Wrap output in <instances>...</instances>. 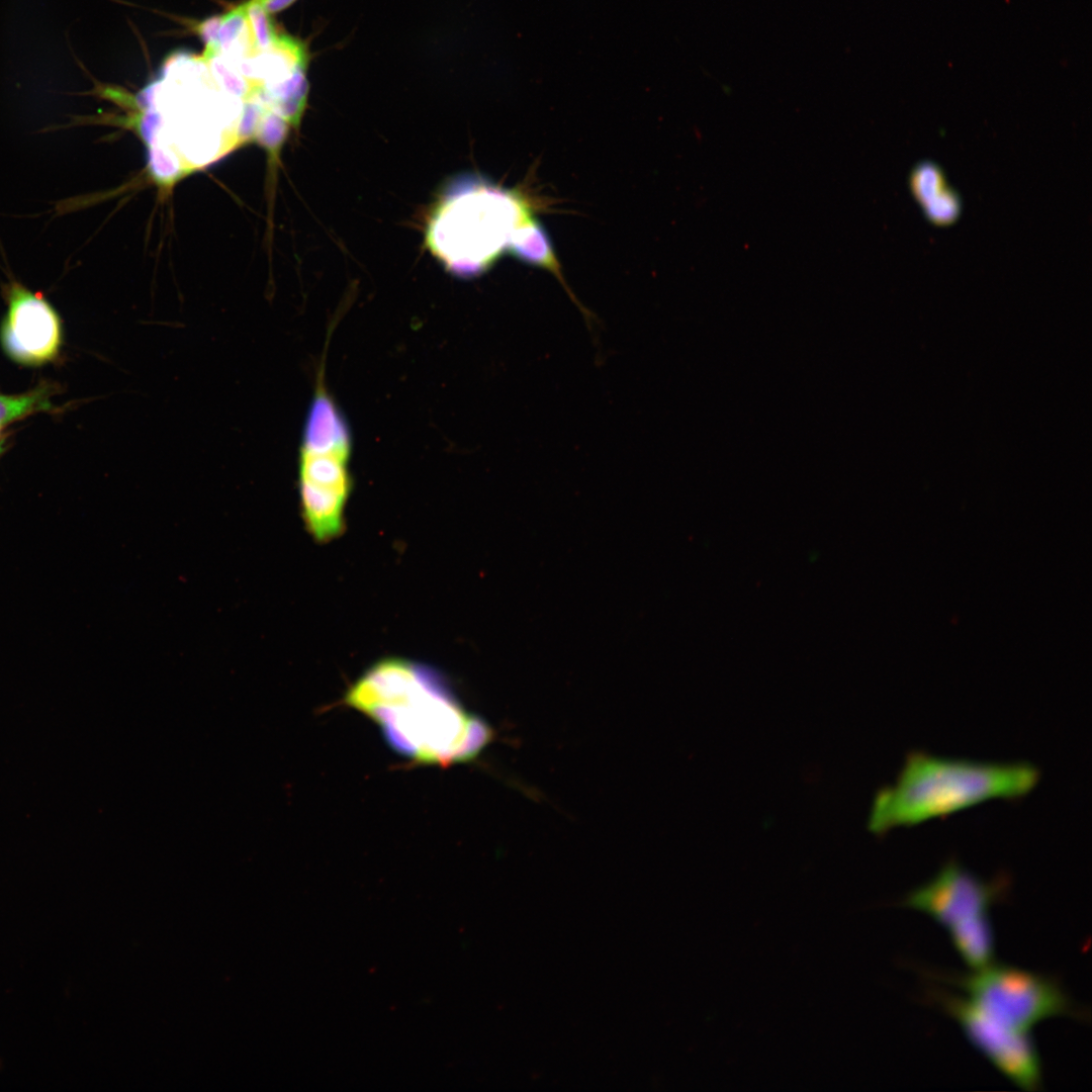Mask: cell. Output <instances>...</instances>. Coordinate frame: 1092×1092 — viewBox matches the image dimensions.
Returning a JSON list of instances; mask_svg holds the SVG:
<instances>
[{"instance_id":"cell-6","label":"cell","mask_w":1092,"mask_h":1092,"mask_svg":"<svg viewBox=\"0 0 1092 1092\" xmlns=\"http://www.w3.org/2000/svg\"><path fill=\"white\" fill-rule=\"evenodd\" d=\"M927 1003L952 1018L969 1041L1013 1084L1027 1091L1042 1086V1065L1029 1032L1007 1028L994 1021L965 996L928 987Z\"/></svg>"},{"instance_id":"cell-3","label":"cell","mask_w":1092,"mask_h":1092,"mask_svg":"<svg viewBox=\"0 0 1092 1092\" xmlns=\"http://www.w3.org/2000/svg\"><path fill=\"white\" fill-rule=\"evenodd\" d=\"M530 216V205L518 191L469 177L451 188L434 209L426 244L454 275L478 276L507 250L514 230Z\"/></svg>"},{"instance_id":"cell-15","label":"cell","mask_w":1092,"mask_h":1092,"mask_svg":"<svg viewBox=\"0 0 1092 1092\" xmlns=\"http://www.w3.org/2000/svg\"><path fill=\"white\" fill-rule=\"evenodd\" d=\"M296 0H266L264 3L265 9L270 13H277L285 10L292 5Z\"/></svg>"},{"instance_id":"cell-13","label":"cell","mask_w":1092,"mask_h":1092,"mask_svg":"<svg viewBox=\"0 0 1092 1092\" xmlns=\"http://www.w3.org/2000/svg\"><path fill=\"white\" fill-rule=\"evenodd\" d=\"M247 3L248 23L255 49L257 52L266 51L274 44L278 32L262 0H248Z\"/></svg>"},{"instance_id":"cell-10","label":"cell","mask_w":1092,"mask_h":1092,"mask_svg":"<svg viewBox=\"0 0 1092 1092\" xmlns=\"http://www.w3.org/2000/svg\"><path fill=\"white\" fill-rule=\"evenodd\" d=\"M947 932L958 954L971 970L994 962L995 936L989 914L956 924Z\"/></svg>"},{"instance_id":"cell-7","label":"cell","mask_w":1092,"mask_h":1092,"mask_svg":"<svg viewBox=\"0 0 1092 1092\" xmlns=\"http://www.w3.org/2000/svg\"><path fill=\"white\" fill-rule=\"evenodd\" d=\"M1010 890L1007 874L984 880L951 858L929 881L908 892L900 905L926 914L947 930L989 914L992 906L1009 897Z\"/></svg>"},{"instance_id":"cell-11","label":"cell","mask_w":1092,"mask_h":1092,"mask_svg":"<svg viewBox=\"0 0 1092 1092\" xmlns=\"http://www.w3.org/2000/svg\"><path fill=\"white\" fill-rule=\"evenodd\" d=\"M52 388L50 385H39L20 394L0 393V427L3 429L12 422L51 408Z\"/></svg>"},{"instance_id":"cell-14","label":"cell","mask_w":1092,"mask_h":1092,"mask_svg":"<svg viewBox=\"0 0 1092 1092\" xmlns=\"http://www.w3.org/2000/svg\"><path fill=\"white\" fill-rule=\"evenodd\" d=\"M220 23L221 15H214L207 17L194 25V32L205 44V50L203 53L215 54L219 52L217 46V37Z\"/></svg>"},{"instance_id":"cell-2","label":"cell","mask_w":1092,"mask_h":1092,"mask_svg":"<svg viewBox=\"0 0 1092 1092\" xmlns=\"http://www.w3.org/2000/svg\"><path fill=\"white\" fill-rule=\"evenodd\" d=\"M1039 779V769L1026 761H983L913 750L906 754L895 783L878 793L869 825L875 833H885L989 801H1017L1031 793Z\"/></svg>"},{"instance_id":"cell-1","label":"cell","mask_w":1092,"mask_h":1092,"mask_svg":"<svg viewBox=\"0 0 1092 1092\" xmlns=\"http://www.w3.org/2000/svg\"><path fill=\"white\" fill-rule=\"evenodd\" d=\"M345 700L378 725L396 752L419 763L470 760L491 735L463 708L439 672L403 658L373 664Z\"/></svg>"},{"instance_id":"cell-5","label":"cell","mask_w":1092,"mask_h":1092,"mask_svg":"<svg viewBox=\"0 0 1092 1092\" xmlns=\"http://www.w3.org/2000/svg\"><path fill=\"white\" fill-rule=\"evenodd\" d=\"M928 978L954 986L988 1017L1020 1032L1053 1017L1089 1019V1013L1058 979L1014 966L994 964L971 973L924 971Z\"/></svg>"},{"instance_id":"cell-8","label":"cell","mask_w":1092,"mask_h":1092,"mask_svg":"<svg viewBox=\"0 0 1092 1092\" xmlns=\"http://www.w3.org/2000/svg\"><path fill=\"white\" fill-rule=\"evenodd\" d=\"M7 311L0 326L5 354L23 366L54 361L63 343L59 313L41 292L32 291L13 278L2 285Z\"/></svg>"},{"instance_id":"cell-4","label":"cell","mask_w":1092,"mask_h":1092,"mask_svg":"<svg viewBox=\"0 0 1092 1092\" xmlns=\"http://www.w3.org/2000/svg\"><path fill=\"white\" fill-rule=\"evenodd\" d=\"M324 380L320 371L298 451L301 516L317 542H329L343 532L352 488L351 431Z\"/></svg>"},{"instance_id":"cell-12","label":"cell","mask_w":1092,"mask_h":1092,"mask_svg":"<svg viewBox=\"0 0 1092 1092\" xmlns=\"http://www.w3.org/2000/svg\"><path fill=\"white\" fill-rule=\"evenodd\" d=\"M909 185L922 207L937 199L948 188L943 172L931 162L915 166L909 177Z\"/></svg>"},{"instance_id":"cell-9","label":"cell","mask_w":1092,"mask_h":1092,"mask_svg":"<svg viewBox=\"0 0 1092 1092\" xmlns=\"http://www.w3.org/2000/svg\"><path fill=\"white\" fill-rule=\"evenodd\" d=\"M507 251L519 260L543 268L554 275L564 287L570 299L582 312L584 318L592 321L594 315L579 302L568 286L561 266L552 248L551 241L544 228L532 216L518 225L509 241Z\"/></svg>"}]
</instances>
